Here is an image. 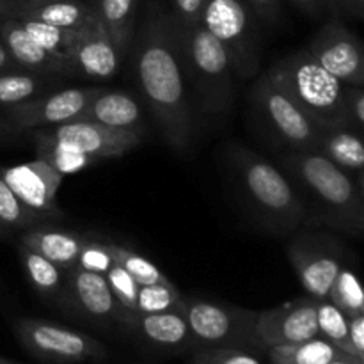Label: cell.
<instances>
[{
    "instance_id": "obj_1",
    "label": "cell",
    "mask_w": 364,
    "mask_h": 364,
    "mask_svg": "<svg viewBox=\"0 0 364 364\" xmlns=\"http://www.w3.org/2000/svg\"><path fill=\"white\" fill-rule=\"evenodd\" d=\"M135 77L164 141L183 155L192 142L194 121L178 57L173 14L156 11L142 25L135 55Z\"/></svg>"
},
{
    "instance_id": "obj_2",
    "label": "cell",
    "mask_w": 364,
    "mask_h": 364,
    "mask_svg": "<svg viewBox=\"0 0 364 364\" xmlns=\"http://www.w3.org/2000/svg\"><path fill=\"white\" fill-rule=\"evenodd\" d=\"M224 166L238 201L267 231L290 237L308 220L297 188L265 156L231 142L224 148Z\"/></svg>"
},
{
    "instance_id": "obj_3",
    "label": "cell",
    "mask_w": 364,
    "mask_h": 364,
    "mask_svg": "<svg viewBox=\"0 0 364 364\" xmlns=\"http://www.w3.org/2000/svg\"><path fill=\"white\" fill-rule=\"evenodd\" d=\"M279 169L301 196L313 219L341 233L361 237L364 231V187L316 151H287Z\"/></svg>"
},
{
    "instance_id": "obj_4",
    "label": "cell",
    "mask_w": 364,
    "mask_h": 364,
    "mask_svg": "<svg viewBox=\"0 0 364 364\" xmlns=\"http://www.w3.org/2000/svg\"><path fill=\"white\" fill-rule=\"evenodd\" d=\"M174 32L181 70L203 112L224 114L233 100V70L224 46L201 23L174 20Z\"/></svg>"
},
{
    "instance_id": "obj_5",
    "label": "cell",
    "mask_w": 364,
    "mask_h": 364,
    "mask_svg": "<svg viewBox=\"0 0 364 364\" xmlns=\"http://www.w3.org/2000/svg\"><path fill=\"white\" fill-rule=\"evenodd\" d=\"M267 75L318 127H347L343 114L345 85L323 70L308 50L276 60Z\"/></svg>"
},
{
    "instance_id": "obj_6",
    "label": "cell",
    "mask_w": 364,
    "mask_h": 364,
    "mask_svg": "<svg viewBox=\"0 0 364 364\" xmlns=\"http://www.w3.org/2000/svg\"><path fill=\"white\" fill-rule=\"evenodd\" d=\"M256 14L247 0H205L199 23L224 46L231 70L251 78L259 70Z\"/></svg>"
},
{
    "instance_id": "obj_7",
    "label": "cell",
    "mask_w": 364,
    "mask_h": 364,
    "mask_svg": "<svg viewBox=\"0 0 364 364\" xmlns=\"http://www.w3.org/2000/svg\"><path fill=\"white\" fill-rule=\"evenodd\" d=\"M183 315L191 329L192 341L201 348L262 347L256 338L258 311L210 301L201 297H185Z\"/></svg>"
},
{
    "instance_id": "obj_8",
    "label": "cell",
    "mask_w": 364,
    "mask_h": 364,
    "mask_svg": "<svg viewBox=\"0 0 364 364\" xmlns=\"http://www.w3.org/2000/svg\"><path fill=\"white\" fill-rule=\"evenodd\" d=\"M14 334L21 347L43 363L80 364L107 358V348L96 338L50 320L18 318Z\"/></svg>"
},
{
    "instance_id": "obj_9",
    "label": "cell",
    "mask_w": 364,
    "mask_h": 364,
    "mask_svg": "<svg viewBox=\"0 0 364 364\" xmlns=\"http://www.w3.org/2000/svg\"><path fill=\"white\" fill-rule=\"evenodd\" d=\"M251 96L258 116L288 151H316L320 127L269 75L255 82Z\"/></svg>"
},
{
    "instance_id": "obj_10",
    "label": "cell",
    "mask_w": 364,
    "mask_h": 364,
    "mask_svg": "<svg viewBox=\"0 0 364 364\" xmlns=\"http://www.w3.org/2000/svg\"><path fill=\"white\" fill-rule=\"evenodd\" d=\"M345 252L340 240L327 233L302 231L294 233L287 247L288 259L294 267L306 295L313 301H326L331 284L345 265Z\"/></svg>"
},
{
    "instance_id": "obj_11",
    "label": "cell",
    "mask_w": 364,
    "mask_h": 364,
    "mask_svg": "<svg viewBox=\"0 0 364 364\" xmlns=\"http://www.w3.org/2000/svg\"><path fill=\"white\" fill-rule=\"evenodd\" d=\"M306 50L343 85L364 87L363 45L338 14L323 21Z\"/></svg>"
},
{
    "instance_id": "obj_12",
    "label": "cell",
    "mask_w": 364,
    "mask_h": 364,
    "mask_svg": "<svg viewBox=\"0 0 364 364\" xmlns=\"http://www.w3.org/2000/svg\"><path fill=\"white\" fill-rule=\"evenodd\" d=\"M31 135L68 146L95 164L103 159L127 155L141 144L144 134L132 130H114L87 119H73L59 127L31 130Z\"/></svg>"
},
{
    "instance_id": "obj_13",
    "label": "cell",
    "mask_w": 364,
    "mask_h": 364,
    "mask_svg": "<svg viewBox=\"0 0 364 364\" xmlns=\"http://www.w3.org/2000/svg\"><path fill=\"white\" fill-rule=\"evenodd\" d=\"M103 87H68L50 91L20 105L4 110V119L14 132L39 130L78 119L87 103L98 96Z\"/></svg>"
},
{
    "instance_id": "obj_14",
    "label": "cell",
    "mask_w": 364,
    "mask_h": 364,
    "mask_svg": "<svg viewBox=\"0 0 364 364\" xmlns=\"http://www.w3.org/2000/svg\"><path fill=\"white\" fill-rule=\"evenodd\" d=\"M57 306L66 315L92 326L121 323V316L124 313V309L114 299L105 276L87 272L80 267H75L68 272L63 295Z\"/></svg>"
},
{
    "instance_id": "obj_15",
    "label": "cell",
    "mask_w": 364,
    "mask_h": 364,
    "mask_svg": "<svg viewBox=\"0 0 364 364\" xmlns=\"http://www.w3.org/2000/svg\"><path fill=\"white\" fill-rule=\"evenodd\" d=\"M0 174L18 199L43 223L63 219L64 213L57 205V192L64 176L45 159L36 156L31 162L0 169Z\"/></svg>"
},
{
    "instance_id": "obj_16",
    "label": "cell",
    "mask_w": 364,
    "mask_h": 364,
    "mask_svg": "<svg viewBox=\"0 0 364 364\" xmlns=\"http://www.w3.org/2000/svg\"><path fill=\"white\" fill-rule=\"evenodd\" d=\"M316 336V301L308 295L263 309L256 316V338L263 348L301 343Z\"/></svg>"
},
{
    "instance_id": "obj_17",
    "label": "cell",
    "mask_w": 364,
    "mask_h": 364,
    "mask_svg": "<svg viewBox=\"0 0 364 364\" xmlns=\"http://www.w3.org/2000/svg\"><path fill=\"white\" fill-rule=\"evenodd\" d=\"M121 60L123 55L117 52L112 39L107 36L98 21L80 28L71 53V66L77 77L110 80L119 71Z\"/></svg>"
},
{
    "instance_id": "obj_18",
    "label": "cell",
    "mask_w": 364,
    "mask_h": 364,
    "mask_svg": "<svg viewBox=\"0 0 364 364\" xmlns=\"http://www.w3.org/2000/svg\"><path fill=\"white\" fill-rule=\"evenodd\" d=\"M121 326L148 345L162 350H181L194 345L183 311L139 313L124 309Z\"/></svg>"
},
{
    "instance_id": "obj_19",
    "label": "cell",
    "mask_w": 364,
    "mask_h": 364,
    "mask_svg": "<svg viewBox=\"0 0 364 364\" xmlns=\"http://www.w3.org/2000/svg\"><path fill=\"white\" fill-rule=\"evenodd\" d=\"M0 39L20 70L63 78L75 77L73 68L43 50L21 27L20 20L0 18Z\"/></svg>"
},
{
    "instance_id": "obj_20",
    "label": "cell",
    "mask_w": 364,
    "mask_h": 364,
    "mask_svg": "<svg viewBox=\"0 0 364 364\" xmlns=\"http://www.w3.org/2000/svg\"><path fill=\"white\" fill-rule=\"evenodd\" d=\"M78 119H87L114 130H132L144 134V114L139 100L127 91L103 89L87 103Z\"/></svg>"
},
{
    "instance_id": "obj_21",
    "label": "cell",
    "mask_w": 364,
    "mask_h": 364,
    "mask_svg": "<svg viewBox=\"0 0 364 364\" xmlns=\"http://www.w3.org/2000/svg\"><path fill=\"white\" fill-rule=\"evenodd\" d=\"M84 240L85 235L64 230V228L48 226V224H38L34 228H28V230L21 231L20 237V244L27 245L28 249L48 258L64 272H70L77 267Z\"/></svg>"
},
{
    "instance_id": "obj_22",
    "label": "cell",
    "mask_w": 364,
    "mask_h": 364,
    "mask_svg": "<svg viewBox=\"0 0 364 364\" xmlns=\"http://www.w3.org/2000/svg\"><path fill=\"white\" fill-rule=\"evenodd\" d=\"M316 153L350 174L364 187L363 134L348 127H320Z\"/></svg>"
},
{
    "instance_id": "obj_23",
    "label": "cell",
    "mask_w": 364,
    "mask_h": 364,
    "mask_svg": "<svg viewBox=\"0 0 364 364\" xmlns=\"http://www.w3.org/2000/svg\"><path fill=\"white\" fill-rule=\"evenodd\" d=\"M18 256H20L21 269H23V274L32 290L43 301L57 306L60 295H63L68 272H64L55 263L23 244H18Z\"/></svg>"
},
{
    "instance_id": "obj_24",
    "label": "cell",
    "mask_w": 364,
    "mask_h": 364,
    "mask_svg": "<svg viewBox=\"0 0 364 364\" xmlns=\"http://www.w3.org/2000/svg\"><path fill=\"white\" fill-rule=\"evenodd\" d=\"M139 0H92L98 23L124 57L132 43Z\"/></svg>"
},
{
    "instance_id": "obj_25",
    "label": "cell",
    "mask_w": 364,
    "mask_h": 364,
    "mask_svg": "<svg viewBox=\"0 0 364 364\" xmlns=\"http://www.w3.org/2000/svg\"><path fill=\"white\" fill-rule=\"evenodd\" d=\"M20 20H36L60 28L80 31L96 23L98 18L91 4L84 0H45L28 9Z\"/></svg>"
},
{
    "instance_id": "obj_26",
    "label": "cell",
    "mask_w": 364,
    "mask_h": 364,
    "mask_svg": "<svg viewBox=\"0 0 364 364\" xmlns=\"http://www.w3.org/2000/svg\"><path fill=\"white\" fill-rule=\"evenodd\" d=\"M63 77L34 73L25 70H11L0 73V109L20 105L32 98L46 95L60 84Z\"/></svg>"
},
{
    "instance_id": "obj_27",
    "label": "cell",
    "mask_w": 364,
    "mask_h": 364,
    "mask_svg": "<svg viewBox=\"0 0 364 364\" xmlns=\"http://www.w3.org/2000/svg\"><path fill=\"white\" fill-rule=\"evenodd\" d=\"M267 352H269V359L272 364H329L336 359L350 358L340 348L334 347L333 343L323 340L322 336L311 338V340L301 341V343L270 347L267 348Z\"/></svg>"
},
{
    "instance_id": "obj_28",
    "label": "cell",
    "mask_w": 364,
    "mask_h": 364,
    "mask_svg": "<svg viewBox=\"0 0 364 364\" xmlns=\"http://www.w3.org/2000/svg\"><path fill=\"white\" fill-rule=\"evenodd\" d=\"M20 23L21 27L27 31V34L31 36L43 50H46L50 55H53L55 59L63 60V63L71 66V53H73L75 43H77L78 32L80 31L60 28L55 27V25H48L36 20H20ZM75 77H77V75H75Z\"/></svg>"
},
{
    "instance_id": "obj_29",
    "label": "cell",
    "mask_w": 364,
    "mask_h": 364,
    "mask_svg": "<svg viewBox=\"0 0 364 364\" xmlns=\"http://www.w3.org/2000/svg\"><path fill=\"white\" fill-rule=\"evenodd\" d=\"M327 301L333 302L348 318L355 315H364V294L361 281H359V276L352 267H341L336 279L331 284Z\"/></svg>"
},
{
    "instance_id": "obj_30",
    "label": "cell",
    "mask_w": 364,
    "mask_h": 364,
    "mask_svg": "<svg viewBox=\"0 0 364 364\" xmlns=\"http://www.w3.org/2000/svg\"><path fill=\"white\" fill-rule=\"evenodd\" d=\"M316 326H318V336L354 358L350 343H348V316L327 299L316 301Z\"/></svg>"
},
{
    "instance_id": "obj_31",
    "label": "cell",
    "mask_w": 364,
    "mask_h": 364,
    "mask_svg": "<svg viewBox=\"0 0 364 364\" xmlns=\"http://www.w3.org/2000/svg\"><path fill=\"white\" fill-rule=\"evenodd\" d=\"M185 297L181 291L169 283L142 284L139 287L135 309L139 313H166V311H183Z\"/></svg>"
},
{
    "instance_id": "obj_32",
    "label": "cell",
    "mask_w": 364,
    "mask_h": 364,
    "mask_svg": "<svg viewBox=\"0 0 364 364\" xmlns=\"http://www.w3.org/2000/svg\"><path fill=\"white\" fill-rule=\"evenodd\" d=\"M38 224L45 223L18 199V196L11 191L0 174V230L25 231Z\"/></svg>"
},
{
    "instance_id": "obj_33",
    "label": "cell",
    "mask_w": 364,
    "mask_h": 364,
    "mask_svg": "<svg viewBox=\"0 0 364 364\" xmlns=\"http://www.w3.org/2000/svg\"><path fill=\"white\" fill-rule=\"evenodd\" d=\"M110 247H112L114 262L123 267L141 287L142 284H159L169 283L171 281L151 259H148L141 252L134 251V249L127 247V245L114 244V242H110Z\"/></svg>"
},
{
    "instance_id": "obj_34",
    "label": "cell",
    "mask_w": 364,
    "mask_h": 364,
    "mask_svg": "<svg viewBox=\"0 0 364 364\" xmlns=\"http://www.w3.org/2000/svg\"><path fill=\"white\" fill-rule=\"evenodd\" d=\"M114 263L116 262H114L110 242H103L91 237V235H85L84 245H82L80 255H78L77 267L87 270V272L105 276Z\"/></svg>"
},
{
    "instance_id": "obj_35",
    "label": "cell",
    "mask_w": 364,
    "mask_h": 364,
    "mask_svg": "<svg viewBox=\"0 0 364 364\" xmlns=\"http://www.w3.org/2000/svg\"><path fill=\"white\" fill-rule=\"evenodd\" d=\"M105 279L117 304L123 309H127V311H134L135 299H137V291L141 284L117 263L110 267L109 272L105 274Z\"/></svg>"
},
{
    "instance_id": "obj_36",
    "label": "cell",
    "mask_w": 364,
    "mask_h": 364,
    "mask_svg": "<svg viewBox=\"0 0 364 364\" xmlns=\"http://www.w3.org/2000/svg\"><path fill=\"white\" fill-rule=\"evenodd\" d=\"M194 364H265L249 348L215 347L199 348L194 354Z\"/></svg>"
},
{
    "instance_id": "obj_37",
    "label": "cell",
    "mask_w": 364,
    "mask_h": 364,
    "mask_svg": "<svg viewBox=\"0 0 364 364\" xmlns=\"http://www.w3.org/2000/svg\"><path fill=\"white\" fill-rule=\"evenodd\" d=\"M343 114L348 128L363 134L364 132V89L355 85H345Z\"/></svg>"
},
{
    "instance_id": "obj_38",
    "label": "cell",
    "mask_w": 364,
    "mask_h": 364,
    "mask_svg": "<svg viewBox=\"0 0 364 364\" xmlns=\"http://www.w3.org/2000/svg\"><path fill=\"white\" fill-rule=\"evenodd\" d=\"M173 2V16L180 23H199L205 0H171Z\"/></svg>"
},
{
    "instance_id": "obj_39",
    "label": "cell",
    "mask_w": 364,
    "mask_h": 364,
    "mask_svg": "<svg viewBox=\"0 0 364 364\" xmlns=\"http://www.w3.org/2000/svg\"><path fill=\"white\" fill-rule=\"evenodd\" d=\"M348 343L354 358L364 363V315L348 318Z\"/></svg>"
},
{
    "instance_id": "obj_40",
    "label": "cell",
    "mask_w": 364,
    "mask_h": 364,
    "mask_svg": "<svg viewBox=\"0 0 364 364\" xmlns=\"http://www.w3.org/2000/svg\"><path fill=\"white\" fill-rule=\"evenodd\" d=\"M301 13L308 14L311 18L331 16L336 13V4L334 0H290Z\"/></svg>"
},
{
    "instance_id": "obj_41",
    "label": "cell",
    "mask_w": 364,
    "mask_h": 364,
    "mask_svg": "<svg viewBox=\"0 0 364 364\" xmlns=\"http://www.w3.org/2000/svg\"><path fill=\"white\" fill-rule=\"evenodd\" d=\"M256 18L265 23H276L281 18V0H247Z\"/></svg>"
},
{
    "instance_id": "obj_42",
    "label": "cell",
    "mask_w": 364,
    "mask_h": 364,
    "mask_svg": "<svg viewBox=\"0 0 364 364\" xmlns=\"http://www.w3.org/2000/svg\"><path fill=\"white\" fill-rule=\"evenodd\" d=\"M45 0H0V18L20 20L28 9Z\"/></svg>"
},
{
    "instance_id": "obj_43",
    "label": "cell",
    "mask_w": 364,
    "mask_h": 364,
    "mask_svg": "<svg viewBox=\"0 0 364 364\" xmlns=\"http://www.w3.org/2000/svg\"><path fill=\"white\" fill-rule=\"evenodd\" d=\"M336 4V13L348 14L352 18H363L364 14V0H334Z\"/></svg>"
},
{
    "instance_id": "obj_44",
    "label": "cell",
    "mask_w": 364,
    "mask_h": 364,
    "mask_svg": "<svg viewBox=\"0 0 364 364\" xmlns=\"http://www.w3.org/2000/svg\"><path fill=\"white\" fill-rule=\"evenodd\" d=\"M11 70H20V68H18L16 64H14V60L11 59L9 52H7L2 39H0V73H2V71H11Z\"/></svg>"
},
{
    "instance_id": "obj_45",
    "label": "cell",
    "mask_w": 364,
    "mask_h": 364,
    "mask_svg": "<svg viewBox=\"0 0 364 364\" xmlns=\"http://www.w3.org/2000/svg\"><path fill=\"white\" fill-rule=\"evenodd\" d=\"M13 127H11L9 123H7L6 119H4V117H0V135H9V134H13Z\"/></svg>"
},
{
    "instance_id": "obj_46",
    "label": "cell",
    "mask_w": 364,
    "mask_h": 364,
    "mask_svg": "<svg viewBox=\"0 0 364 364\" xmlns=\"http://www.w3.org/2000/svg\"><path fill=\"white\" fill-rule=\"evenodd\" d=\"M329 364H363V363L355 361V359H350V358H343V359H336V361H333Z\"/></svg>"
},
{
    "instance_id": "obj_47",
    "label": "cell",
    "mask_w": 364,
    "mask_h": 364,
    "mask_svg": "<svg viewBox=\"0 0 364 364\" xmlns=\"http://www.w3.org/2000/svg\"><path fill=\"white\" fill-rule=\"evenodd\" d=\"M0 364H20V363L11 361V359H6V358H0Z\"/></svg>"
}]
</instances>
